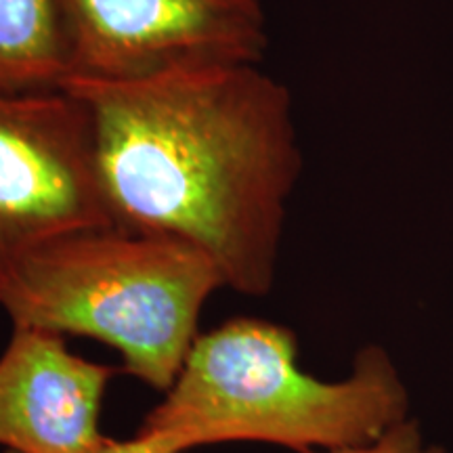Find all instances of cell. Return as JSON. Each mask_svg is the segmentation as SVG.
Wrapping results in <instances>:
<instances>
[{"instance_id":"6da1fadb","label":"cell","mask_w":453,"mask_h":453,"mask_svg":"<svg viewBox=\"0 0 453 453\" xmlns=\"http://www.w3.org/2000/svg\"><path fill=\"white\" fill-rule=\"evenodd\" d=\"M116 226L183 242L225 288L265 296L303 157L288 88L260 64L72 81Z\"/></svg>"},{"instance_id":"3957f363","label":"cell","mask_w":453,"mask_h":453,"mask_svg":"<svg viewBox=\"0 0 453 453\" xmlns=\"http://www.w3.org/2000/svg\"><path fill=\"white\" fill-rule=\"evenodd\" d=\"M225 288L206 254L168 237L93 226L55 237L15 271L0 309L13 327L99 340L122 372L166 393L203 304Z\"/></svg>"},{"instance_id":"9c48e42d","label":"cell","mask_w":453,"mask_h":453,"mask_svg":"<svg viewBox=\"0 0 453 453\" xmlns=\"http://www.w3.org/2000/svg\"><path fill=\"white\" fill-rule=\"evenodd\" d=\"M9 453V451H4ZM88 453H180L168 439L156 437V434L134 433L130 439H110L101 437L99 443Z\"/></svg>"},{"instance_id":"277c9868","label":"cell","mask_w":453,"mask_h":453,"mask_svg":"<svg viewBox=\"0 0 453 453\" xmlns=\"http://www.w3.org/2000/svg\"><path fill=\"white\" fill-rule=\"evenodd\" d=\"M113 223L84 105L64 88L0 93V303L55 237Z\"/></svg>"},{"instance_id":"7a4b0ae2","label":"cell","mask_w":453,"mask_h":453,"mask_svg":"<svg viewBox=\"0 0 453 453\" xmlns=\"http://www.w3.org/2000/svg\"><path fill=\"white\" fill-rule=\"evenodd\" d=\"M407 411L410 395L382 347L361 349L349 378L326 382L298 365L290 327L235 317L196 338L137 433L168 439L180 453L234 441L309 453L370 443Z\"/></svg>"},{"instance_id":"5b68a950","label":"cell","mask_w":453,"mask_h":453,"mask_svg":"<svg viewBox=\"0 0 453 453\" xmlns=\"http://www.w3.org/2000/svg\"><path fill=\"white\" fill-rule=\"evenodd\" d=\"M67 82L134 81L187 65L260 64V0H53ZM65 82V84H67Z\"/></svg>"},{"instance_id":"ba28073f","label":"cell","mask_w":453,"mask_h":453,"mask_svg":"<svg viewBox=\"0 0 453 453\" xmlns=\"http://www.w3.org/2000/svg\"><path fill=\"white\" fill-rule=\"evenodd\" d=\"M309 453H445L441 447L424 445L422 430L418 422L405 420L396 422L390 426L387 433L380 437L370 441L364 445H350V447H338V449H326V451H309Z\"/></svg>"},{"instance_id":"8992f818","label":"cell","mask_w":453,"mask_h":453,"mask_svg":"<svg viewBox=\"0 0 453 453\" xmlns=\"http://www.w3.org/2000/svg\"><path fill=\"white\" fill-rule=\"evenodd\" d=\"M116 367L82 359L55 334L13 327L0 355V447L9 453H88Z\"/></svg>"},{"instance_id":"52a82bcc","label":"cell","mask_w":453,"mask_h":453,"mask_svg":"<svg viewBox=\"0 0 453 453\" xmlns=\"http://www.w3.org/2000/svg\"><path fill=\"white\" fill-rule=\"evenodd\" d=\"M67 76L53 0H0V93L64 88Z\"/></svg>"}]
</instances>
